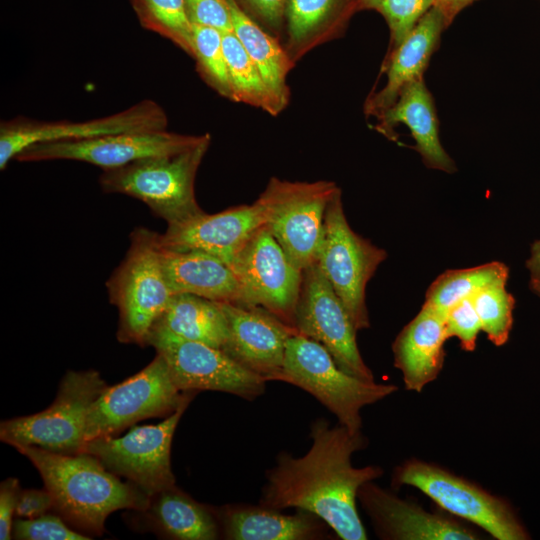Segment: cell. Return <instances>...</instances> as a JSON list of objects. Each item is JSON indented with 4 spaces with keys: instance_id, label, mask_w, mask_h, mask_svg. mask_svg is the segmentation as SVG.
I'll return each mask as SVG.
<instances>
[{
    "instance_id": "6da1fadb",
    "label": "cell",
    "mask_w": 540,
    "mask_h": 540,
    "mask_svg": "<svg viewBox=\"0 0 540 540\" xmlns=\"http://www.w3.org/2000/svg\"><path fill=\"white\" fill-rule=\"evenodd\" d=\"M312 445L301 457L281 452L266 472L259 504L283 510L301 509L324 520L342 540H366L367 533L356 507L359 488L379 478L383 470L369 465L356 468L352 455L366 447L362 432L331 426L324 418L310 427Z\"/></svg>"
},
{
    "instance_id": "7a4b0ae2",
    "label": "cell",
    "mask_w": 540,
    "mask_h": 540,
    "mask_svg": "<svg viewBox=\"0 0 540 540\" xmlns=\"http://www.w3.org/2000/svg\"><path fill=\"white\" fill-rule=\"evenodd\" d=\"M13 448L38 470L53 499V511L88 536H101L112 512L141 511L149 503L150 496L133 483L121 481L89 453L66 455L35 446Z\"/></svg>"
},
{
    "instance_id": "3957f363",
    "label": "cell",
    "mask_w": 540,
    "mask_h": 540,
    "mask_svg": "<svg viewBox=\"0 0 540 540\" xmlns=\"http://www.w3.org/2000/svg\"><path fill=\"white\" fill-rule=\"evenodd\" d=\"M210 135L182 152L138 160L103 170L100 185L105 192L120 193L146 204L168 225L201 213L194 182L210 144Z\"/></svg>"
},
{
    "instance_id": "277c9868",
    "label": "cell",
    "mask_w": 540,
    "mask_h": 540,
    "mask_svg": "<svg viewBox=\"0 0 540 540\" xmlns=\"http://www.w3.org/2000/svg\"><path fill=\"white\" fill-rule=\"evenodd\" d=\"M106 287L119 312L117 339L146 345L152 326L173 296L161 264L159 233L144 227L131 232L124 260Z\"/></svg>"
},
{
    "instance_id": "5b68a950",
    "label": "cell",
    "mask_w": 540,
    "mask_h": 540,
    "mask_svg": "<svg viewBox=\"0 0 540 540\" xmlns=\"http://www.w3.org/2000/svg\"><path fill=\"white\" fill-rule=\"evenodd\" d=\"M278 381L297 386L321 402L351 433L361 432V409L397 391L394 384L364 381L343 371L318 342L300 333L286 345Z\"/></svg>"
},
{
    "instance_id": "8992f818",
    "label": "cell",
    "mask_w": 540,
    "mask_h": 540,
    "mask_svg": "<svg viewBox=\"0 0 540 540\" xmlns=\"http://www.w3.org/2000/svg\"><path fill=\"white\" fill-rule=\"evenodd\" d=\"M108 385L96 370L68 371L53 403L41 412L1 421L0 440L74 455L86 444L89 409Z\"/></svg>"
},
{
    "instance_id": "52a82bcc",
    "label": "cell",
    "mask_w": 540,
    "mask_h": 540,
    "mask_svg": "<svg viewBox=\"0 0 540 540\" xmlns=\"http://www.w3.org/2000/svg\"><path fill=\"white\" fill-rule=\"evenodd\" d=\"M340 190L332 181L271 178L257 199L265 226L301 271L317 263L327 206Z\"/></svg>"
},
{
    "instance_id": "ba28073f",
    "label": "cell",
    "mask_w": 540,
    "mask_h": 540,
    "mask_svg": "<svg viewBox=\"0 0 540 540\" xmlns=\"http://www.w3.org/2000/svg\"><path fill=\"white\" fill-rule=\"evenodd\" d=\"M386 258L384 249L351 228L339 190L327 206L317 265L342 301L357 331L370 326L366 287Z\"/></svg>"
},
{
    "instance_id": "9c48e42d",
    "label": "cell",
    "mask_w": 540,
    "mask_h": 540,
    "mask_svg": "<svg viewBox=\"0 0 540 540\" xmlns=\"http://www.w3.org/2000/svg\"><path fill=\"white\" fill-rule=\"evenodd\" d=\"M396 486L417 488L439 507L480 527L498 540H524L528 534L510 505L477 484L435 464L411 459L397 467Z\"/></svg>"
},
{
    "instance_id": "30bf717a",
    "label": "cell",
    "mask_w": 540,
    "mask_h": 540,
    "mask_svg": "<svg viewBox=\"0 0 540 540\" xmlns=\"http://www.w3.org/2000/svg\"><path fill=\"white\" fill-rule=\"evenodd\" d=\"M197 391H188L178 409L156 425L133 426L122 437L86 442L82 452L95 456L109 471L125 477L148 496L175 485L170 452L175 429Z\"/></svg>"
},
{
    "instance_id": "8fae6325",
    "label": "cell",
    "mask_w": 540,
    "mask_h": 540,
    "mask_svg": "<svg viewBox=\"0 0 540 540\" xmlns=\"http://www.w3.org/2000/svg\"><path fill=\"white\" fill-rule=\"evenodd\" d=\"M188 391L174 383L162 355L141 371L113 386H107L91 405L86 423V442L113 436L136 422L171 415Z\"/></svg>"
},
{
    "instance_id": "7c38bea8",
    "label": "cell",
    "mask_w": 540,
    "mask_h": 540,
    "mask_svg": "<svg viewBox=\"0 0 540 540\" xmlns=\"http://www.w3.org/2000/svg\"><path fill=\"white\" fill-rule=\"evenodd\" d=\"M146 345L163 356L181 391H220L248 401L265 391L266 379L246 369L221 349L155 328L150 330Z\"/></svg>"
},
{
    "instance_id": "4fadbf2b",
    "label": "cell",
    "mask_w": 540,
    "mask_h": 540,
    "mask_svg": "<svg viewBox=\"0 0 540 540\" xmlns=\"http://www.w3.org/2000/svg\"><path fill=\"white\" fill-rule=\"evenodd\" d=\"M228 265L241 286V305L262 307L295 327L303 271L294 265L265 225Z\"/></svg>"
},
{
    "instance_id": "5bb4252c",
    "label": "cell",
    "mask_w": 540,
    "mask_h": 540,
    "mask_svg": "<svg viewBox=\"0 0 540 540\" xmlns=\"http://www.w3.org/2000/svg\"><path fill=\"white\" fill-rule=\"evenodd\" d=\"M298 332L320 343L346 373L374 381L356 340V328L317 263L303 271V282L295 312Z\"/></svg>"
},
{
    "instance_id": "9a60e30c",
    "label": "cell",
    "mask_w": 540,
    "mask_h": 540,
    "mask_svg": "<svg viewBox=\"0 0 540 540\" xmlns=\"http://www.w3.org/2000/svg\"><path fill=\"white\" fill-rule=\"evenodd\" d=\"M204 135H182L165 129L119 133L77 141L35 144L22 151L16 160L38 162L75 160L110 170L132 162L172 155L199 143Z\"/></svg>"
},
{
    "instance_id": "2e32d148",
    "label": "cell",
    "mask_w": 540,
    "mask_h": 540,
    "mask_svg": "<svg viewBox=\"0 0 540 540\" xmlns=\"http://www.w3.org/2000/svg\"><path fill=\"white\" fill-rule=\"evenodd\" d=\"M167 125L164 110L152 100H143L116 114L84 122L13 121L0 128V169L25 149L39 143L77 141L105 135L162 130Z\"/></svg>"
},
{
    "instance_id": "e0dca14e",
    "label": "cell",
    "mask_w": 540,
    "mask_h": 540,
    "mask_svg": "<svg viewBox=\"0 0 540 540\" xmlns=\"http://www.w3.org/2000/svg\"><path fill=\"white\" fill-rule=\"evenodd\" d=\"M219 303L228 323L221 350L267 381H278L287 341L298 330L262 307Z\"/></svg>"
},
{
    "instance_id": "ac0fdd59",
    "label": "cell",
    "mask_w": 540,
    "mask_h": 540,
    "mask_svg": "<svg viewBox=\"0 0 540 540\" xmlns=\"http://www.w3.org/2000/svg\"><path fill=\"white\" fill-rule=\"evenodd\" d=\"M265 225L262 208L256 200L224 211L201 213L170 224L159 234L161 247L175 251H201L229 264L252 235Z\"/></svg>"
},
{
    "instance_id": "d6986e66",
    "label": "cell",
    "mask_w": 540,
    "mask_h": 540,
    "mask_svg": "<svg viewBox=\"0 0 540 540\" xmlns=\"http://www.w3.org/2000/svg\"><path fill=\"white\" fill-rule=\"evenodd\" d=\"M357 499L383 539L392 540H475L480 537L451 516L428 512L402 500L373 481L363 484Z\"/></svg>"
},
{
    "instance_id": "ffe728a7",
    "label": "cell",
    "mask_w": 540,
    "mask_h": 540,
    "mask_svg": "<svg viewBox=\"0 0 540 540\" xmlns=\"http://www.w3.org/2000/svg\"><path fill=\"white\" fill-rule=\"evenodd\" d=\"M447 339L445 315L423 303L392 345L394 365L401 371L407 390L421 392L438 377L444 364Z\"/></svg>"
},
{
    "instance_id": "44dd1931",
    "label": "cell",
    "mask_w": 540,
    "mask_h": 540,
    "mask_svg": "<svg viewBox=\"0 0 540 540\" xmlns=\"http://www.w3.org/2000/svg\"><path fill=\"white\" fill-rule=\"evenodd\" d=\"M295 514L262 505H226L217 509L221 534L229 540L327 539L328 524L317 515L296 509Z\"/></svg>"
},
{
    "instance_id": "7402d4cb",
    "label": "cell",
    "mask_w": 540,
    "mask_h": 540,
    "mask_svg": "<svg viewBox=\"0 0 540 540\" xmlns=\"http://www.w3.org/2000/svg\"><path fill=\"white\" fill-rule=\"evenodd\" d=\"M443 11L434 5L402 43L389 54L387 81L382 90L367 101L366 111L379 116L412 81L423 78L444 29L449 26Z\"/></svg>"
},
{
    "instance_id": "603a6c76",
    "label": "cell",
    "mask_w": 540,
    "mask_h": 540,
    "mask_svg": "<svg viewBox=\"0 0 540 540\" xmlns=\"http://www.w3.org/2000/svg\"><path fill=\"white\" fill-rule=\"evenodd\" d=\"M378 117L379 131L389 138H392L393 128L398 123L409 128L416 142L415 150L428 168L456 172L455 162L441 144L434 101L423 78L409 83L396 101Z\"/></svg>"
},
{
    "instance_id": "cb8c5ba5",
    "label": "cell",
    "mask_w": 540,
    "mask_h": 540,
    "mask_svg": "<svg viewBox=\"0 0 540 540\" xmlns=\"http://www.w3.org/2000/svg\"><path fill=\"white\" fill-rule=\"evenodd\" d=\"M160 258L173 295L192 294L215 302L242 304L240 283L220 258L201 251H175L161 246Z\"/></svg>"
},
{
    "instance_id": "d4e9b609",
    "label": "cell",
    "mask_w": 540,
    "mask_h": 540,
    "mask_svg": "<svg viewBox=\"0 0 540 540\" xmlns=\"http://www.w3.org/2000/svg\"><path fill=\"white\" fill-rule=\"evenodd\" d=\"M142 527L175 540H215L221 535L217 510L195 501L175 485L150 497Z\"/></svg>"
},
{
    "instance_id": "484cf974",
    "label": "cell",
    "mask_w": 540,
    "mask_h": 540,
    "mask_svg": "<svg viewBox=\"0 0 540 540\" xmlns=\"http://www.w3.org/2000/svg\"><path fill=\"white\" fill-rule=\"evenodd\" d=\"M153 328L218 349L228 338L227 318L220 303L192 294H174Z\"/></svg>"
},
{
    "instance_id": "4316f807",
    "label": "cell",
    "mask_w": 540,
    "mask_h": 540,
    "mask_svg": "<svg viewBox=\"0 0 540 540\" xmlns=\"http://www.w3.org/2000/svg\"><path fill=\"white\" fill-rule=\"evenodd\" d=\"M230 12L232 31L258 68L268 89L281 108L288 100L286 77L291 59L278 42L258 26L236 3L225 0Z\"/></svg>"
},
{
    "instance_id": "83f0119b",
    "label": "cell",
    "mask_w": 540,
    "mask_h": 540,
    "mask_svg": "<svg viewBox=\"0 0 540 540\" xmlns=\"http://www.w3.org/2000/svg\"><path fill=\"white\" fill-rule=\"evenodd\" d=\"M509 268L499 261L464 269H449L440 274L426 291L424 304L442 314L493 284L507 283Z\"/></svg>"
},
{
    "instance_id": "f1b7e54d",
    "label": "cell",
    "mask_w": 540,
    "mask_h": 540,
    "mask_svg": "<svg viewBox=\"0 0 540 540\" xmlns=\"http://www.w3.org/2000/svg\"><path fill=\"white\" fill-rule=\"evenodd\" d=\"M222 43L233 99L277 114L282 108L232 30L222 32Z\"/></svg>"
},
{
    "instance_id": "f546056e",
    "label": "cell",
    "mask_w": 540,
    "mask_h": 540,
    "mask_svg": "<svg viewBox=\"0 0 540 540\" xmlns=\"http://www.w3.org/2000/svg\"><path fill=\"white\" fill-rule=\"evenodd\" d=\"M472 302L481 322L482 331L495 346L509 339L513 325L515 299L506 283L493 284L474 294Z\"/></svg>"
},
{
    "instance_id": "4dcf8cb0",
    "label": "cell",
    "mask_w": 540,
    "mask_h": 540,
    "mask_svg": "<svg viewBox=\"0 0 540 540\" xmlns=\"http://www.w3.org/2000/svg\"><path fill=\"white\" fill-rule=\"evenodd\" d=\"M347 0H288L287 18L290 47L301 49L342 12Z\"/></svg>"
},
{
    "instance_id": "1f68e13d",
    "label": "cell",
    "mask_w": 540,
    "mask_h": 540,
    "mask_svg": "<svg viewBox=\"0 0 540 540\" xmlns=\"http://www.w3.org/2000/svg\"><path fill=\"white\" fill-rule=\"evenodd\" d=\"M193 54L213 86L233 99V93L223 50L222 32L216 28L192 22Z\"/></svg>"
},
{
    "instance_id": "d6a6232c",
    "label": "cell",
    "mask_w": 540,
    "mask_h": 540,
    "mask_svg": "<svg viewBox=\"0 0 540 540\" xmlns=\"http://www.w3.org/2000/svg\"><path fill=\"white\" fill-rule=\"evenodd\" d=\"M149 18L183 49L193 54L192 21L186 0H142Z\"/></svg>"
},
{
    "instance_id": "836d02e7",
    "label": "cell",
    "mask_w": 540,
    "mask_h": 540,
    "mask_svg": "<svg viewBox=\"0 0 540 540\" xmlns=\"http://www.w3.org/2000/svg\"><path fill=\"white\" fill-rule=\"evenodd\" d=\"M434 5L435 0H381L377 11L384 16L389 26L391 52Z\"/></svg>"
},
{
    "instance_id": "e575fe53",
    "label": "cell",
    "mask_w": 540,
    "mask_h": 540,
    "mask_svg": "<svg viewBox=\"0 0 540 540\" xmlns=\"http://www.w3.org/2000/svg\"><path fill=\"white\" fill-rule=\"evenodd\" d=\"M12 538L18 540H90L91 537L73 529L58 514L46 513L35 518L14 520Z\"/></svg>"
},
{
    "instance_id": "d590c367",
    "label": "cell",
    "mask_w": 540,
    "mask_h": 540,
    "mask_svg": "<svg viewBox=\"0 0 540 540\" xmlns=\"http://www.w3.org/2000/svg\"><path fill=\"white\" fill-rule=\"evenodd\" d=\"M445 325L449 338L456 337L464 351L475 350L482 328L471 298L460 301L446 312Z\"/></svg>"
},
{
    "instance_id": "8d00e7d4",
    "label": "cell",
    "mask_w": 540,
    "mask_h": 540,
    "mask_svg": "<svg viewBox=\"0 0 540 540\" xmlns=\"http://www.w3.org/2000/svg\"><path fill=\"white\" fill-rule=\"evenodd\" d=\"M186 7L193 23L210 26L221 32L232 30L225 0H186Z\"/></svg>"
},
{
    "instance_id": "74e56055",
    "label": "cell",
    "mask_w": 540,
    "mask_h": 540,
    "mask_svg": "<svg viewBox=\"0 0 540 540\" xmlns=\"http://www.w3.org/2000/svg\"><path fill=\"white\" fill-rule=\"evenodd\" d=\"M18 479L7 478L0 484V539L12 538L14 515L21 492Z\"/></svg>"
},
{
    "instance_id": "f35d334b",
    "label": "cell",
    "mask_w": 540,
    "mask_h": 540,
    "mask_svg": "<svg viewBox=\"0 0 540 540\" xmlns=\"http://www.w3.org/2000/svg\"><path fill=\"white\" fill-rule=\"evenodd\" d=\"M53 510V499L44 489L21 490L16 507V516L20 518H35Z\"/></svg>"
},
{
    "instance_id": "ab89813d",
    "label": "cell",
    "mask_w": 540,
    "mask_h": 540,
    "mask_svg": "<svg viewBox=\"0 0 540 540\" xmlns=\"http://www.w3.org/2000/svg\"><path fill=\"white\" fill-rule=\"evenodd\" d=\"M268 22L278 24L281 21L286 0H247Z\"/></svg>"
},
{
    "instance_id": "60d3db41",
    "label": "cell",
    "mask_w": 540,
    "mask_h": 540,
    "mask_svg": "<svg viewBox=\"0 0 540 540\" xmlns=\"http://www.w3.org/2000/svg\"><path fill=\"white\" fill-rule=\"evenodd\" d=\"M526 268L530 277V287H540V239L535 240L530 247Z\"/></svg>"
},
{
    "instance_id": "b9f144b4",
    "label": "cell",
    "mask_w": 540,
    "mask_h": 540,
    "mask_svg": "<svg viewBox=\"0 0 540 540\" xmlns=\"http://www.w3.org/2000/svg\"><path fill=\"white\" fill-rule=\"evenodd\" d=\"M475 1L476 0H435V5L443 11L447 20L451 23L461 10Z\"/></svg>"
},
{
    "instance_id": "7bdbcfd3",
    "label": "cell",
    "mask_w": 540,
    "mask_h": 540,
    "mask_svg": "<svg viewBox=\"0 0 540 540\" xmlns=\"http://www.w3.org/2000/svg\"><path fill=\"white\" fill-rule=\"evenodd\" d=\"M361 3L368 8H373L378 10L381 0H360Z\"/></svg>"
},
{
    "instance_id": "ee69618b",
    "label": "cell",
    "mask_w": 540,
    "mask_h": 540,
    "mask_svg": "<svg viewBox=\"0 0 540 540\" xmlns=\"http://www.w3.org/2000/svg\"><path fill=\"white\" fill-rule=\"evenodd\" d=\"M534 293H536L538 296H540V287H534V288H531Z\"/></svg>"
}]
</instances>
